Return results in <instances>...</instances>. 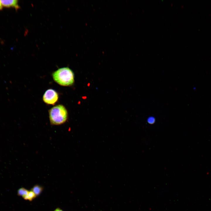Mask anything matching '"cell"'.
Returning <instances> with one entry per match:
<instances>
[{
  "label": "cell",
  "instance_id": "obj_1",
  "mask_svg": "<svg viewBox=\"0 0 211 211\" xmlns=\"http://www.w3.org/2000/svg\"><path fill=\"white\" fill-rule=\"evenodd\" d=\"M52 76L54 80L61 86H71L74 82V73L68 67L58 69L52 73Z\"/></svg>",
  "mask_w": 211,
  "mask_h": 211
},
{
  "label": "cell",
  "instance_id": "obj_2",
  "mask_svg": "<svg viewBox=\"0 0 211 211\" xmlns=\"http://www.w3.org/2000/svg\"><path fill=\"white\" fill-rule=\"evenodd\" d=\"M48 112L50 121L52 125H61L65 123L68 119L67 110L62 105L53 106L48 110Z\"/></svg>",
  "mask_w": 211,
  "mask_h": 211
},
{
  "label": "cell",
  "instance_id": "obj_3",
  "mask_svg": "<svg viewBox=\"0 0 211 211\" xmlns=\"http://www.w3.org/2000/svg\"><path fill=\"white\" fill-rule=\"evenodd\" d=\"M58 94L55 90L49 89L44 94L42 99L43 101L47 104L54 105L58 101Z\"/></svg>",
  "mask_w": 211,
  "mask_h": 211
},
{
  "label": "cell",
  "instance_id": "obj_4",
  "mask_svg": "<svg viewBox=\"0 0 211 211\" xmlns=\"http://www.w3.org/2000/svg\"><path fill=\"white\" fill-rule=\"evenodd\" d=\"M3 6L6 8H13L16 10L20 8L17 0H0Z\"/></svg>",
  "mask_w": 211,
  "mask_h": 211
},
{
  "label": "cell",
  "instance_id": "obj_5",
  "mask_svg": "<svg viewBox=\"0 0 211 211\" xmlns=\"http://www.w3.org/2000/svg\"><path fill=\"white\" fill-rule=\"evenodd\" d=\"M43 190L42 188L38 185L35 186L32 189V191L35 194L36 196L39 195L42 192Z\"/></svg>",
  "mask_w": 211,
  "mask_h": 211
},
{
  "label": "cell",
  "instance_id": "obj_6",
  "mask_svg": "<svg viewBox=\"0 0 211 211\" xmlns=\"http://www.w3.org/2000/svg\"><path fill=\"white\" fill-rule=\"evenodd\" d=\"M29 191L24 188H20L18 190V195L19 196H22L24 198L26 196Z\"/></svg>",
  "mask_w": 211,
  "mask_h": 211
},
{
  "label": "cell",
  "instance_id": "obj_7",
  "mask_svg": "<svg viewBox=\"0 0 211 211\" xmlns=\"http://www.w3.org/2000/svg\"><path fill=\"white\" fill-rule=\"evenodd\" d=\"M36 197V195L31 190L29 191L27 195L24 199L25 200H28L30 201H32Z\"/></svg>",
  "mask_w": 211,
  "mask_h": 211
},
{
  "label": "cell",
  "instance_id": "obj_8",
  "mask_svg": "<svg viewBox=\"0 0 211 211\" xmlns=\"http://www.w3.org/2000/svg\"><path fill=\"white\" fill-rule=\"evenodd\" d=\"M155 121V118L152 117H150L148 118L147 122L150 124H153Z\"/></svg>",
  "mask_w": 211,
  "mask_h": 211
},
{
  "label": "cell",
  "instance_id": "obj_9",
  "mask_svg": "<svg viewBox=\"0 0 211 211\" xmlns=\"http://www.w3.org/2000/svg\"><path fill=\"white\" fill-rule=\"evenodd\" d=\"M3 8V6L0 1V11Z\"/></svg>",
  "mask_w": 211,
  "mask_h": 211
},
{
  "label": "cell",
  "instance_id": "obj_10",
  "mask_svg": "<svg viewBox=\"0 0 211 211\" xmlns=\"http://www.w3.org/2000/svg\"><path fill=\"white\" fill-rule=\"evenodd\" d=\"M54 211H63L59 208H57Z\"/></svg>",
  "mask_w": 211,
  "mask_h": 211
}]
</instances>
